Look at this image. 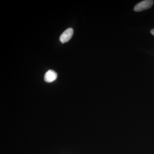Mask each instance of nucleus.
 <instances>
[{
    "mask_svg": "<svg viewBox=\"0 0 154 154\" xmlns=\"http://www.w3.org/2000/svg\"><path fill=\"white\" fill-rule=\"evenodd\" d=\"M153 4V1L152 0L143 1L136 5L134 10L136 12H140V11H144L151 8Z\"/></svg>",
    "mask_w": 154,
    "mask_h": 154,
    "instance_id": "1",
    "label": "nucleus"
},
{
    "mask_svg": "<svg viewBox=\"0 0 154 154\" xmlns=\"http://www.w3.org/2000/svg\"><path fill=\"white\" fill-rule=\"evenodd\" d=\"M73 29L72 28H69L61 35L60 40L62 43H66L71 38L73 34Z\"/></svg>",
    "mask_w": 154,
    "mask_h": 154,
    "instance_id": "2",
    "label": "nucleus"
},
{
    "mask_svg": "<svg viewBox=\"0 0 154 154\" xmlns=\"http://www.w3.org/2000/svg\"><path fill=\"white\" fill-rule=\"evenodd\" d=\"M151 33L154 36V29H152V30H151Z\"/></svg>",
    "mask_w": 154,
    "mask_h": 154,
    "instance_id": "4",
    "label": "nucleus"
},
{
    "mask_svg": "<svg viewBox=\"0 0 154 154\" xmlns=\"http://www.w3.org/2000/svg\"><path fill=\"white\" fill-rule=\"evenodd\" d=\"M57 74L54 71L49 70L48 71L44 76V80L47 83H51L57 79Z\"/></svg>",
    "mask_w": 154,
    "mask_h": 154,
    "instance_id": "3",
    "label": "nucleus"
}]
</instances>
